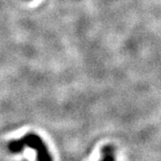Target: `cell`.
Here are the masks:
<instances>
[{
  "label": "cell",
  "instance_id": "obj_2",
  "mask_svg": "<svg viewBox=\"0 0 161 161\" xmlns=\"http://www.w3.org/2000/svg\"><path fill=\"white\" fill-rule=\"evenodd\" d=\"M102 159L100 161H115V150L112 146H105L102 151Z\"/></svg>",
  "mask_w": 161,
  "mask_h": 161
},
{
  "label": "cell",
  "instance_id": "obj_1",
  "mask_svg": "<svg viewBox=\"0 0 161 161\" xmlns=\"http://www.w3.org/2000/svg\"><path fill=\"white\" fill-rule=\"evenodd\" d=\"M26 147L35 150L37 153V161H53L46 144L38 134L27 133L23 138L12 141L8 144V150L12 153H20Z\"/></svg>",
  "mask_w": 161,
  "mask_h": 161
}]
</instances>
